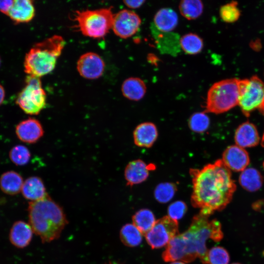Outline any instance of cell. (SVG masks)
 <instances>
[{
    "mask_svg": "<svg viewBox=\"0 0 264 264\" xmlns=\"http://www.w3.org/2000/svg\"><path fill=\"white\" fill-rule=\"evenodd\" d=\"M23 182L19 173L14 171H7L0 177V188L6 194L15 195L21 191Z\"/></svg>",
    "mask_w": 264,
    "mask_h": 264,
    "instance_id": "603a6c76",
    "label": "cell"
},
{
    "mask_svg": "<svg viewBox=\"0 0 264 264\" xmlns=\"http://www.w3.org/2000/svg\"><path fill=\"white\" fill-rule=\"evenodd\" d=\"M221 159L231 171L234 172H242L247 168L250 162L247 152L237 145L226 148Z\"/></svg>",
    "mask_w": 264,
    "mask_h": 264,
    "instance_id": "4fadbf2b",
    "label": "cell"
},
{
    "mask_svg": "<svg viewBox=\"0 0 264 264\" xmlns=\"http://www.w3.org/2000/svg\"><path fill=\"white\" fill-rule=\"evenodd\" d=\"M240 80L230 78L215 83L208 91L205 112L220 114L238 105Z\"/></svg>",
    "mask_w": 264,
    "mask_h": 264,
    "instance_id": "277c9868",
    "label": "cell"
},
{
    "mask_svg": "<svg viewBox=\"0 0 264 264\" xmlns=\"http://www.w3.org/2000/svg\"><path fill=\"white\" fill-rule=\"evenodd\" d=\"M31 154L28 148L22 145L13 147L9 152V158L11 161L18 166L27 164L30 158Z\"/></svg>",
    "mask_w": 264,
    "mask_h": 264,
    "instance_id": "4dcf8cb0",
    "label": "cell"
},
{
    "mask_svg": "<svg viewBox=\"0 0 264 264\" xmlns=\"http://www.w3.org/2000/svg\"><path fill=\"white\" fill-rule=\"evenodd\" d=\"M114 15L111 7L76 11L73 14V21L85 36L100 38L112 28Z\"/></svg>",
    "mask_w": 264,
    "mask_h": 264,
    "instance_id": "5b68a950",
    "label": "cell"
},
{
    "mask_svg": "<svg viewBox=\"0 0 264 264\" xmlns=\"http://www.w3.org/2000/svg\"><path fill=\"white\" fill-rule=\"evenodd\" d=\"M13 3L14 0H0V11L8 15Z\"/></svg>",
    "mask_w": 264,
    "mask_h": 264,
    "instance_id": "e575fe53",
    "label": "cell"
},
{
    "mask_svg": "<svg viewBox=\"0 0 264 264\" xmlns=\"http://www.w3.org/2000/svg\"><path fill=\"white\" fill-rule=\"evenodd\" d=\"M234 138L236 145L243 148L254 147L260 142L256 126L248 121L242 123L237 128Z\"/></svg>",
    "mask_w": 264,
    "mask_h": 264,
    "instance_id": "ac0fdd59",
    "label": "cell"
},
{
    "mask_svg": "<svg viewBox=\"0 0 264 264\" xmlns=\"http://www.w3.org/2000/svg\"><path fill=\"white\" fill-rule=\"evenodd\" d=\"M158 137V131L154 124L150 122L142 123L134 129L133 138L134 144L142 148H151Z\"/></svg>",
    "mask_w": 264,
    "mask_h": 264,
    "instance_id": "2e32d148",
    "label": "cell"
},
{
    "mask_svg": "<svg viewBox=\"0 0 264 264\" xmlns=\"http://www.w3.org/2000/svg\"><path fill=\"white\" fill-rule=\"evenodd\" d=\"M170 264H186L181 261H176V262H172Z\"/></svg>",
    "mask_w": 264,
    "mask_h": 264,
    "instance_id": "74e56055",
    "label": "cell"
},
{
    "mask_svg": "<svg viewBox=\"0 0 264 264\" xmlns=\"http://www.w3.org/2000/svg\"><path fill=\"white\" fill-rule=\"evenodd\" d=\"M142 234L133 223H127L120 231V239L126 246L131 247L139 245L142 241Z\"/></svg>",
    "mask_w": 264,
    "mask_h": 264,
    "instance_id": "484cf974",
    "label": "cell"
},
{
    "mask_svg": "<svg viewBox=\"0 0 264 264\" xmlns=\"http://www.w3.org/2000/svg\"><path fill=\"white\" fill-rule=\"evenodd\" d=\"M178 7L182 16L189 20L198 18L203 10V3L199 0H183Z\"/></svg>",
    "mask_w": 264,
    "mask_h": 264,
    "instance_id": "83f0119b",
    "label": "cell"
},
{
    "mask_svg": "<svg viewBox=\"0 0 264 264\" xmlns=\"http://www.w3.org/2000/svg\"><path fill=\"white\" fill-rule=\"evenodd\" d=\"M35 11L32 1L15 0L8 16L16 23L28 22L35 16Z\"/></svg>",
    "mask_w": 264,
    "mask_h": 264,
    "instance_id": "d6986e66",
    "label": "cell"
},
{
    "mask_svg": "<svg viewBox=\"0 0 264 264\" xmlns=\"http://www.w3.org/2000/svg\"><path fill=\"white\" fill-rule=\"evenodd\" d=\"M187 210V206L184 202L181 200L176 201L168 206V216L173 220H177L185 215Z\"/></svg>",
    "mask_w": 264,
    "mask_h": 264,
    "instance_id": "836d02e7",
    "label": "cell"
},
{
    "mask_svg": "<svg viewBox=\"0 0 264 264\" xmlns=\"http://www.w3.org/2000/svg\"><path fill=\"white\" fill-rule=\"evenodd\" d=\"M162 257L166 262L181 261L191 263L196 259L186 246L181 234H178L170 241Z\"/></svg>",
    "mask_w": 264,
    "mask_h": 264,
    "instance_id": "7c38bea8",
    "label": "cell"
},
{
    "mask_svg": "<svg viewBox=\"0 0 264 264\" xmlns=\"http://www.w3.org/2000/svg\"><path fill=\"white\" fill-rule=\"evenodd\" d=\"M239 181L243 188L250 192L259 190L263 183L261 173L254 168H247L241 172Z\"/></svg>",
    "mask_w": 264,
    "mask_h": 264,
    "instance_id": "cb8c5ba5",
    "label": "cell"
},
{
    "mask_svg": "<svg viewBox=\"0 0 264 264\" xmlns=\"http://www.w3.org/2000/svg\"><path fill=\"white\" fill-rule=\"evenodd\" d=\"M154 23L157 29L163 32L173 30L177 26L178 17L176 13L170 8L159 9L154 17Z\"/></svg>",
    "mask_w": 264,
    "mask_h": 264,
    "instance_id": "44dd1931",
    "label": "cell"
},
{
    "mask_svg": "<svg viewBox=\"0 0 264 264\" xmlns=\"http://www.w3.org/2000/svg\"><path fill=\"white\" fill-rule=\"evenodd\" d=\"M220 14L221 19L225 22H233L236 21L241 15L237 2L233 0L221 6L220 9Z\"/></svg>",
    "mask_w": 264,
    "mask_h": 264,
    "instance_id": "d6a6232c",
    "label": "cell"
},
{
    "mask_svg": "<svg viewBox=\"0 0 264 264\" xmlns=\"http://www.w3.org/2000/svg\"><path fill=\"white\" fill-rule=\"evenodd\" d=\"M65 45L64 39L59 35L52 36L35 44L25 55V72L28 75L40 78L51 72Z\"/></svg>",
    "mask_w": 264,
    "mask_h": 264,
    "instance_id": "3957f363",
    "label": "cell"
},
{
    "mask_svg": "<svg viewBox=\"0 0 264 264\" xmlns=\"http://www.w3.org/2000/svg\"><path fill=\"white\" fill-rule=\"evenodd\" d=\"M145 2L144 0H124V4L129 8H138L141 6Z\"/></svg>",
    "mask_w": 264,
    "mask_h": 264,
    "instance_id": "d590c367",
    "label": "cell"
},
{
    "mask_svg": "<svg viewBox=\"0 0 264 264\" xmlns=\"http://www.w3.org/2000/svg\"><path fill=\"white\" fill-rule=\"evenodd\" d=\"M179 44L182 49L190 55L200 53L203 47L202 39L197 34L192 33L182 36L180 39Z\"/></svg>",
    "mask_w": 264,
    "mask_h": 264,
    "instance_id": "4316f807",
    "label": "cell"
},
{
    "mask_svg": "<svg viewBox=\"0 0 264 264\" xmlns=\"http://www.w3.org/2000/svg\"><path fill=\"white\" fill-rule=\"evenodd\" d=\"M28 214L33 233L43 243L58 239L68 223L62 207L48 195L40 200L30 201Z\"/></svg>",
    "mask_w": 264,
    "mask_h": 264,
    "instance_id": "7a4b0ae2",
    "label": "cell"
},
{
    "mask_svg": "<svg viewBox=\"0 0 264 264\" xmlns=\"http://www.w3.org/2000/svg\"><path fill=\"white\" fill-rule=\"evenodd\" d=\"M16 104L26 114L37 115L46 104V95L39 77L28 75L25 85L19 93Z\"/></svg>",
    "mask_w": 264,
    "mask_h": 264,
    "instance_id": "52a82bcc",
    "label": "cell"
},
{
    "mask_svg": "<svg viewBox=\"0 0 264 264\" xmlns=\"http://www.w3.org/2000/svg\"><path fill=\"white\" fill-rule=\"evenodd\" d=\"M124 97L132 101H139L145 95L146 86L144 82L137 77H130L126 79L121 87Z\"/></svg>",
    "mask_w": 264,
    "mask_h": 264,
    "instance_id": "7402d4cb",
    "label": "cell"
},
{
    "mask_svg": "<svg viewBox=\"0 0 264 264\" xmlns=\"http://www.w3.org/2000/svg\"><path fill=\"white\" fill-rule=\"evenodd\" d=\"M21 191L23 197L30 201L40 200L48 195L43 180L35 176L29 177L23 182Z\"/></svg>",
    "mask_w": 264,
    "mask_h": 264,
    "instance_id": "ffe728a7",
    "label": "cell"
},
{
    "mask_svg": "<svg viewBox=\"0 0 264 264\" xmlns=\"http://www.w3.org/2000/svg\"><path fill=\"white\" fill-rule=\"evenodd\" d=\"M16 134L22 141L34 143L44 134L41 123L36 119L29 118L20 122L16 127Z\"/></svg>",
    "mask_w": 264,
    "mask_h": 264,
    "instance_id": "9a60e30c",
    "label": "cell"
},
{
    "mask_svg": "<svg viewBox=\"0 0 264 264\" xmlns=\"http://www.w3.org/2000/svg\"><path fill=\"white\" fill-rule=\"evenodd\" d=\"M5 98V91L3 87L0 84V105L2 103Z\"/></svg>",
    "mask_w": 264,
    "mask_h": 264,
    "instance_id": "8d00e7d4",
    "label": "cell"
},
{
    "mask_svg": "<svg viewBox=\"0 0 264 264\" xmlns=\"http://www.w3.org/2000/svg\"><path fill=\"white\" fill-rule=\"evenodd\" d=\"M178 234L177 220L165 216L156 220L153 227L145 236L151 248L157 249L167 245Z\"/></svg>",
    "mask_w": 264,
    "mask_h": 264,
    "instance_id": "9c48e42d",
    "label": "cell"
},
{
    "mask_svg": "<svg viewBox=\"0 0 264 264\" xmlns=\"http://www.w3.org/2000/svg\"><path fill=\"white\" fill-rule=\"evenodd\" d=\"M105 67L102 58L92 52L82 55L77 63V69L79 74L88 79H96L100 77L103 74Z\"/></svg>",
    "mask_w": 264,
    "mask_h": 264,
    "instance_id": "8fae6325",
    "label": "cell"
},
{
    "mask_svg": "<svg viewBox=\"0 0 264 264\" xmlns=\"http://www.w3.org/2000/svg\"><path fill=\"white\" fill-rule=\"evenodd\" d=\"M231 264H241L240 263H232Z\"/></svg>",
    "mask_w": 264,
    "mask_h": 264,
    "instance_id": "ab89813d",
    "label": "cell"
},
{
    "mask_svg": "<svg viewBox=\"0 0 264 264\" xmlns=\"http://www.w3.org/2000/svg\"><path fill=\"white\" fill-rule=\"evenodd\" d=\"M105 264H118L113 263H112L111 262H110L108 263H106Z\"/></svg>",
    "mask_w": 264,
    "mask_h": 264,
    "instance_id": "f35d334b",
    "label": "cell"
},
{
    "mask_svg": "<svg viewBox=\"0 0 264 264\" xmlns=\"http://www.w3.org/2000/svg\"><path fill=\"white\" fill-rule=\"evenodd\" d=\"M209 216L200 213L195 216L187 230L195 239L198 247V258L203 264H207L206 242L210 239L215 242L223 238L220 223L217 220H209Z\"/></svg>",
    "mask_w": 264,
    "mask_h": 264,
    "instance_id": "8992f818",
    "label": "cell"
},
{
    "mask_svg": "<svg viewBox=\"0 0 264 264\" xmlns=\"http://www.w3.org/2000/svg\"></svg>",
    "mask_w": 264,
    "mask_h": 264,
    "instance_id": "b9f144b4",
    "label": "cell"
},
{
    "mask_svg": "<svg viewBox=\"0 0 264 264\" xmlns=\"http://www.w3.org/2000/svg\"><path fill=\"white\" fill-rule=\"evenodd\" d=\"M193 191L191 202L199 213L210 216L223 209L231 201L236 189L231 171L221 159L201 169H190Z\"/></svg>",
    "mask_w": 264,
    "mask_h": 264,
    "instance_id": "6da1fadb",
    "label": "cell"
},
{
    "mask_svg": "<svg viewBox=\"0 0 264 264\" xmlns=\"http://www.w3.org/2000/svg\"><path fill=\"white\" fill-rule=\"evenodd\" d=\"M141 23V19L136 13L123 9L114 15L111 29L116 35L126 39L137 32Z\"/></svg>",
    "mask_w": 264,
    "mask_h": 264,
    "instance_id": "30bf717a",
    "label": "cell"
},
{
    "mask_svg": "<svg viewBox=\"0 0 264 264\" xmlns=\"http://www.w3.org/2000/svg\"><path fill=\"white\" fill-rule=\"evenodd\" d=\"M210 119L206 112L193 113L189 118L188 125L191 130L196 133H203L209 128Z\"/></svg>",
    "mask_w": 264,
    "mask_h": 264,
    "instance_id": "f546056e",
    "label": "cell"
},
{
    "mask_svg": "<svg viewBox=\"0 0 264 264\" xmlns=\"http://www.w3.org/2000/svg\"><path fill=\"white\" fill-rule=\"evenodd\" d=\"M33 234V230L29 223L22 220L16 221L10 229L9 240L15 247L23 248L30 243Z\"/></svg>",
    "mask_w": 264,
    "mask_h": 264,
    "instance_id": "e0dca14e",
    "label": "cell"
},
{
    "mask_svg": "<svg viewBox=\"0 0 264 264\" xmlns=\"http://www.w3.org/2000/svg\"><path fill=\"white\" fill-rule=\"evenodd\" d=\"M132 223L143 235H145L153 227L156 220L152 211L142 209L136 212L132 217Z\"/></svg>",
    "mask_w": 264,
    "mask_h": 264,
    "instance_id": "d4e9b609",
    "label": "cell"
},
{
    "mask_svg": "<svg viewBox=\"0 0 264 264\" xmlns=\"http://www.w3.org/2000/svg\"><path fill=\"white\" fill-rule=\"evenodd\" d=\"M230 256L224 248L216 246L208 250L207 264H229Z\"/></svg>",
    "mask_w": 264,
    "mask_h": 264,
    "instance_id": "1f68e13d",
    "label": "cell"
},
{
    "mask_svg": "<svg viewBox=\"0 0 264 264\" xmlns=\"http://www.w3.org/2000/svg\"><path fill=\"white\" fill-rule=\"evenodd\" d=\"M176 191V187L175 184L163 182L156 186L154 191V196L158 202L166 203L173 198Z\"/></svg>",
    "mask_w": 264,
    "mask_h": 264,
    "instance_id": "f1b7e54d",
    "label": "cell"
},
{
    "mask_svg": "<svg viewBox=\"0 0 264 264\" xmlns=\"http://www.w3.org/2000/svg\"><path fill=\"white\" fill-rule=\"evenodd\" d=\"M263 166H264V162L263 163Z\"/></svg>",
    "mask_w": 264,
    "mask_h": 264,
    "instance_id": "60d3db41",
    "label": "cell"
},
{
    "mask_svg": "<svg viewBox=\"0 0 264 264\" xmlns=\"http://www.w3.org/2000/svg\"><path fill=\"white\" fill-rule=\"evenodd\" d=\"M240 96L238 105L247 117L264 104V82L257 76L240 80Z\"/></svg>",
    "mask_w": 264,
    "mask_h": 264,
    "instance_id": "ba28073f",
    "label": "cell"
},
{
    "mask_svg": "<svg viewBox=\"0 0 264 264\" xmlns=\"http://www.w3.org/2000/svg\"><path fill=\"white\" fill-rule=\"evenodd\" d=\"M155 168L154 165L147 164L140 159L130 162L124 171L127 185L132 186L145 181L149 176V172Z\"/></svg>",
    "mask_w": 264,
    "mask_h": 264,
    "instance_id": "5bb4252c",
    "label": "cell"
}]
</instances>
